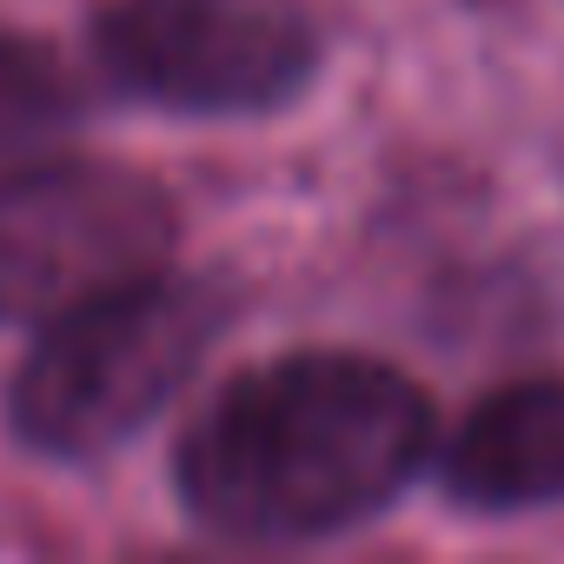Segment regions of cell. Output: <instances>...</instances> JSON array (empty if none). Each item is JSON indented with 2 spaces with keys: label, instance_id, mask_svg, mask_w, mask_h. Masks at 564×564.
<instances>
[{
  "label": "cell",
  "instance_id": "obj_1",
  "mask_svg": "<svg viewBox=\"0 0 564 564\" xmlns=\"http://www.w3.org/2000/svg\"><path fill=\"white\" fill-rule=\"evenodd\" d=\"M432 452V399L386 359L286 352L226 379L180 432V505L246 544L326 538L392 505Z\"/></svg>",
  "mask_w": 564,
  "mask_h": 564
},
{
  "label": "cell",
  "instance_id": "obj_2",
  "mask_svg": "<svg viewBox=\"0 0 564 564\" xmlns=\"http://www.w3.org/2000/svg\"><path fill=\"white\" fill-rule=\"evenodd\" d=\"M226 319V286L166 265L47 319L8 392L21 445L41 458H107L173 405Z\"/></svg>",
  "mask_w": 564,
  "mask_h": 564
},
{
  "label": "cell",
  "instance_id": "obj_3",
  "mask_svg": "<svg viewBox=\"0 0 564 564\" xmlns=\"http://www.w3.org/2000/svg\"><path fill=\"white\" fill-rule=\"evenodd\" d=\"M173 252L160 180L107 160H54L0 180V326H47Z\"/></svg>",
  "mask_w": 564,
  "mask_h": 564
},
{
  "label": "cell",
  "instance_id": "obj_4",
  "mask_svg": "<svg viewBox=\"0 0 564 564\" xmlns=\"http://www.w3.org/2000/svg\"><path fill=\"white\" fill-rule=\"evenodd\" d=\"M94 61L166 113H265L313 80L319 28L306 0H113Z\"/></svg>",
  "mask_w": 564,
  "mask_h": 564
},
{
  "label": "cell",
  "instance_id": "obj_5",
  "mask_svg": "<svg viewBox=\"0 0 564 564\" xmlns=\"http://www.w3.org/2000/svg\"><path fill=\"white\" fill-rule=\"evenodd\" d=\"M438 478L465 511L564 505V379H518L485 392L452 432Z\"/></svg>",
  "mask_w": 564,
  "mask_h": 564
},
{
  "label": "cell",
  "instance_id": "obj_6",
  "mask_svg": "<svg viewBox=\"0 0 564 564\" xmlns=\"http://www.w3.org/2000/svg\"><path fill=\"white\" fill-rule=\"evenodd\" d=\"M80 107H87L80 80L47 41L0 28V160L67 133L80 120Z\"/></svg>",
  "mask_w": 564,
  "mask_h": 564
}]
</instances>
